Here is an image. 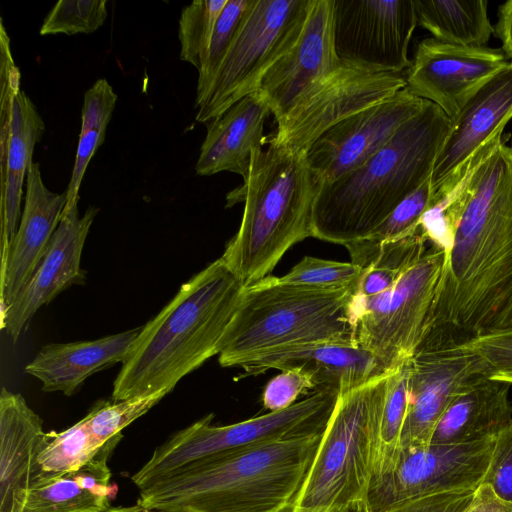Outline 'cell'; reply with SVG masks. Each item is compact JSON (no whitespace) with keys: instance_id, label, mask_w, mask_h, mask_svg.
Segmentation results:
<instances>
[{"instance_id":"1","label":"cell","mask_w":512,"mask_h":512,"mask_svg":"<svg viewBox=\"0 0 512 512\" xmlns=\"http://www.w3.org/2000/svg\"><path fill=\"white\" fill-rule=\"evenodd\" d=\"M464 178L466 205L424 334L445 329L468 340L512 307L511 147L500 142Z\"/></svg>"},{"instance_id":"2","label":"cell","mask_w":512,"mask_h":512,"mask_svg":"<svg viewBox=\"0 0 512 512\" xmlns=\"http://www.w3.org/2000/svg\"><path fill=\"white\" fill-rule=\"evenodd\" d=\"M323 432L207 456L140 489L156 512H290Z\"/></svg>"},{"instance_id":"3","label":"cell","mask_w":512,"mask_h":512,"mask_svg":"<svg viewBox=\"0 0 512 512\" xmlns=\"http://www.w3.org/2000/svg\"><path fill=\"white\" fill-rule=\"evenodd\" d=\"M243 288L221 257L182 284L140 328L114 381L113 401L170 392L183 377L218 355Z\"/></svg>"},{"instance_id":"4","label":"cell","mask_w":512,"mask_h":512,"mask_svg":"<svg viewBox=\"0 0 512 512\" xmlns=\"http://www.w3.org/2000/svg\"><path fill=\"white\" fill-rule=\"evenodd\" d=\"M450 125V118L427 101L362 165L320 185L312 237L345 247L368 238L431 177Z\"/></svg>"},{"instance_id":"5","label":"cell","mask_w":512,"mask_h":512,"mask_svg":"<svg viewBox=\"0 0 512 512\" xmlns=\"http://www.w3.org/2000/svg\"><path fill=\"white\" fill-rule=\"evenodd\" d=\"M319 187L306 154L271 143L253 151L242 185L227 196V206L244 202V210L221 256L244 287L269 276L293 245L312 237Z\"/></svg>"},{"instance_id":"6","label":"cell","mask_w":512,"mask_h":512,"mask_svg":"<svg viewBox=\"0 0 512 512\" xmlns=\"http://www.w3.org/2000/svg\"><path fill=\"white\" fill-rule=\"evenodd\" d=\"M352 289H319L272 276L245 286L218 346L220 365L241 368L299 344L355 341L348 315Z\"/></svg>"},{"instance_id":"7","label":"cell","mask_w":512,"mask_h":512,"mask_svg":"<svg viewBox=\"0 0 512 512\" xmlns=\"http://www.w3.org/2000/svg\"><path fill=\"white\" fill-rule=\"evenodd\" d=\"M392 371L338 394L292 512L367 511Z\"/></svg>"},{"instance_id":"8","label":"cell","mask_w":512,"mask_h":512,"mask_svg":"<svg viewBox=\"0 0 512 512\" xmlns=\"http://www.w3.org/2000/svg\"><path fill=\"white\" fill-rule=\"evenodd\" d=\"M446 252L430 243L423 256L384 293L350 295L348 315L354 340L392 371L411 359L420 344L441 278Z\"/></svg>"},{"instance_id":"9","label":"cell","mask_w":512,"mask_h":512,"mask_svg":"<svg viewBox=\"0 0 512 512\" xmlns=\"http://www.w3.org/2000/svg\"><path fill=\"white\" fill-rule=\"evenodd\" d=\"M338 394L332 389H319L286 409L225 426L213 425L214 414L210 413L172 434L131 480L142 489L207 456L263 441L323 432Z\"/></svg>"},{"instance_id":"10","label":"cell","mask_w":512,"mask_h":512,"mask_svg":"<svg viewBox=\"0 0 512 512\" xmlns=\"http://www.w3.org/2000/svg\"><path fill=\"white\" fill-rule=\"evenodd\" d=\"M309 0H254V4L198 108L208 123L257 91L269 67L294 39Z\"/></svg>"},{"instance_id":"11","label":"cell","mask_w":512,"mask_h":512,"mask_svg":"<svg viewBox=\"0 0 512 512\" xmlns=\"http://www.w3.org/2000/svg\"><path fill=\"white\" fill-rule=\"evenodd\" d=\"M405 87L403 73L379 71L341 60L276 121L277 128L269 143L306 154L326 130Z\"/></svg>"},{"instance_id":"12","label":"cell","mask_w":512,"mask_h":512,"mask_svg":"<svg viewBox=\"0 0 512 512\" xmlns=\"http://www.w3.org/2000/svg\"><path fill=\"white\" fill-rule=\"evenodd\" d=\"M465 341L445 329L431 330L423 336L410 360L408 408L400 450L429 445L450 402L472 381L491 377L487 364Z\"/></svg>"},{"instance_id":"13","label":"cell","mask_w":512,"mask_h":512,"mask_svg":"<svg viewBox=\"0 0 512 512\" xmlns=\"http://www.w3.org/2000/svg\"><path fill=\"white\" fill-rule=\"evenodd\" d=\"M495 438L401 449L391 468L374 477L366 512L434 493L475 490L483 481Z\"/></svg>"},{"instance_id":"14","label":"cell","mask_w":512,"mask_h":512,"mask_svg":"<svg viewBox=\"0 0 512 512\" xmlns=\"http://www.w3.org/2000/svg\"><path fill=\"white\" fill-rule=\"evenodd\" d=\"M511 118L512 61L475 90L450 119L431 175L433 204L448 195L486 153L502 142L503 130Z\"/></svg>"},{"instance_id":"15","label":"cell","mask_w":512,"mask_h":512,"mask_svg":"<svg viewBox=\"0 0 512 512\" xmlns=\"http://www.w3.org/2000/svg\"><path fill=\"white\" fill-rule=\"evenodd\" d=\"M333 12L340 60L394 73L409 68L418 25L413 0H333Z\"/></svg>"},{"instance_id":"16","label":"cell","mask_w":512,"mask_h":512,"mask_svg":"<svg viewBox=\"0 0 512 512\" xmlns=\"http://www.w3.org/2000/svg\"><path fill=\"white\" fill-rule=\"evenodd\" d=\"M426 102L404 88L326 130L306 153L317 183L333 182L362 165Z\"/></svg>"},{"instance_id":"17","label":"cell","mask_w":512,"mask_h":512,"mask_svg":"<svg viewBox=\"0 0 512 512\" xmlns=\"http://www.w3.org/2000/svg\"><path fill=\"white\" fill-rule=\"evenodd\" d=\"M20 78L14 62L0 66L1 261L17 232L24 178L33 162L34 147L45 131L36 106L20 89Z\"/></svg>"},{"instance_id":"18","label":"cell","mask_w":512,"mask_h":512,"mask_svg":"<svg viewBox=\"0 0 512 512\" xmlns=\"http://www.w3.org/2000/svg\"><path fill=\"white\" fill-rule=\"evenodd\" d=\"M507 64L502 50L425 38L405 74L406 89L452 119L470 95Z\"/></svg>"},{"instance_id":"19","label":"cell","mask_w":512,"mask_h":512,"mask_svg":"<svg viewBox=\"0 0 512 512\" xmlns=\"http://www.w3.org/2000/svg\"><path fill=\"white\" fill-rule=\"evenodd\" d=\"M340 61L334 44L333 0H309L294 39L266 71L257 89L275 121Z\"/></svg>"},{"instance_id":"20","label":"cell","mask_w":512,"mask_h":512,"mask_svg":"<svg viewBox=\"0 0 512 512\" xmlns=\"http://www.w3.org/2000/svg\"><path fill=\"white\" fill-rule=\"evenodd\" d=\"M99 208L90 206L79 216L78 205L64 207L48 249L28 283L1 316V328L16 341L36 311L72 285L83 284L81 256Z\"/></svg>"},{"instance_id":"21","label":"cell","mask_w":512,"mask_h":512,"mask_svg":"<svg viewBox=\"0 0 512 512\" xmlns=\"http://www.w3.org/2000/svg\"><path fill=\"white\" fill-rule=\"evenodd\" d=\"M66 204V193L50 191L40 164L32 162L26 176L24 210L8 254L1 261V316L31 279L56 231Z\"/></svg>"},{"instance_id":"22","label":"cell","mask_w":512,"mask_h":512,"mask_svg":"<svg viewBox=\"0 0 512 512\" xmlns=\"http://www.w3.org/2000/svg\"><path fill=\"white\" fill-rule=\"evenodd\" d=\"M247 375L269 369L297 368L308 374L316 390L338 393L359 387L387 372L356 341H322L289 346L265 353L241 367Z\"/></svg>"},{"instance_id":"23","label":"cell","mask_w":512,"mask_h":512,"mask_svg":"<svg viewBox=\"0 0 512 512\" xmlns=\"http://www.w3.org/2000/svg\"><path fill=\"white\" fill-rule=\"evenodd\" d=\"M48 433L24 397L0 393V512H24L39 476L37 457Z\"/></svg>"},{"instance_id":"24","label":"cell","mask_w":512,"mask_h":512,"mask_svg":"<svg viewBox=\"0 0 512 512\" xmlns=\"http://www.w3.org/2000/svg\"><path fill=\"white\" fill-rule=\"evenodd\" d=\"M272 114L264 96L255 91L208 122L195 165L199 176L228 171L244 179L256 148L263 147L264 124Z\"/></svg>"},{"instance_id":"25","label":"cell","mask_w":512,"mask_h":512,"mask_svg":"<svg viewBox=\"0 0 512 512\" xmlns=\"http://www.w3.org/2000/svg\"><path fill=\"white\" fill-rule=\"evenodd\" d=\"M140 328L90 341L43 346L25 372L42 383L45 392L75 394L91 375L123 362Z\"/></svg>"},{"instance_id":"26","label":"cell","mask_w":512,"mask_h":512,"mask_svg":"<svg viewBox=\"0 0 512 512\" xmlns=\"http://www.w3.org/2000/svg\"><path fill=\"white\" fill-rule=\"evenodd\" d=\"M509 385L490 376L472 381L447 406L430 444H464L495 438L512 424Z\"/></svg>"},{"instance_id":"27","label":"cell","mask_w":512,"mask_h":512,"mask_svg":"<svg viewBox=\"0 0 512 512\" xmlns=\"http://www.w3.org/2000/svg\"><path fill=\"white\" fill-rule=\"evenodd\" d=\"M122 436L111 439L102 451L78 470L46 479L29 492L24 512H94L108 508L116 486L107 464Z\"/></svg>"},{"instance_id":"28","label":"cell","mask_w":512,"mask_h":512,"mask_svg":"<svg viewBox=\"0 0 512 512\" xmlns=\"http://www.w3.org/2000/svg\"><path fill=\"white\" fill-rule=\"evenodd\" d=\"M417 23L433 38L450 44L482 47L494 28L486 0H413Z\"/></svg>"},{"instance_id":"29","label":"cell","mask_w":512,"mask_h":512,"mask_svg":"<svg viewBox=\"0 0 512 512\" xmlns=\"http://www.w3.org/2000/svg\"><path fill=\"white\" fill-rule=\"evenodd\" d=\"M118 96L106 79H98L85 92L81 112V129L75 163L66 193L65 207L78 205L79 189L85 171L97 149L105 140Z\"/></svg>"},{"instance_id":"30","label":"cell","mask_w":512,"mask_h":512,"mask_svg":"<svg viewBox=\"0 0 512 512\" xmlns=\"http://www.w3.org/2000/svg\"><path fill=\"white\" fill-rule=\"evenodd\" d=\"M429 241L419 227L416 231L383 243L351 291L354 299L378 296L391 288L425 253Z\"/></svg>"},{"instance_id":"31","label":"cell","mask_w":512,"mask_h":512,"mask_svg":"<svg viewBox=\"0 0 512 512\" xmlns=\"http://www.w3.org/2000/svg\"><path fill=\"white\" fill-rule=\"evenodd\" d=\"M105 445L92 434L85 417L61 432L48 433L37 457L39 476L36 484L80 469Z\"/></svg>"},{"instance_id":"32","label":"cell","mask_w":512,"mask_h":512,"mask_svg":"<svg viewBox=\"0 0 512 512\" xmlns=\"http://www.w3.org/2000/svg\"><path fill=\"white\" fill-rule=\"evenodd\" d=\"M432 204L433 190L430 177L405 198L368 238L346 246L351 262L362 268L366 267L374 259L383 243L416 231L423 215Z\"/></svg>"},{"instance_id":"33","label":"cell","mask_w":512,"mask_h":512,"mask_svg":"<svg viewBox=\"0 0 512 512\" xmlns=\"http://www.w3.org/2000/svg\"><path fill=\"white\" fill-rule=\"evenodd\" d=\"M410 360L389 376L383 406L374 477L388 471L400 452V437L408 408Z\"/></svg>"},{"instance_id":"34","label":"cell","mask_w":512,"mask_h":512,"mask_svg":"<svg viewBox=\"0 0 512 512\" xmlns=\"http://www.w3.org/2000/svg\"><path fill=\"white\" fill-rule=\"evenodd\" d=\"M227 0H195L179 18L180 59L199 70L206 58L218 17Z\"/></svg>"},{"instance_id":"35","label":"cell","mask_w":512,"mask_h":512,"mask_svg":"<svg viewBox=\"0 0 512 512\" xmlns=\"http://www.w3.org/2000/svg\"><path fill=\"white\" fill-rule=\"evenodd\" d=\"M253 4L254 0H227L216 22L206 58L198 70L195 106L210 87Z\"/></svg>"},{"instance_id":"36","label":"cell","mask_w":512,"mask_h":512,"mask_svg":"<svg viewBox=\"0 0 512 512\" xmlns=\"http://www.w3.org/2000/svg\"><path fill=\"white\" fill-rule=\"evenodd\" d=\"M168 391L97 404L85 416L92 434L102 443L122 436V430L147 413Z\"/></svg>"},{"instance_id":"37","label":"cell","mask_w":512,"mask_h":512,"mask_svg":"<svg viewBox=\"0 0 512 512\" xmlns=\"http://www.w3.org/2000/svg\"><path fill=\"white\" fill-rule=\"evenodd\" d=\"M107 15L106 0H60L46 15L40 35L93 33Z\"/></svg>"},{"instance_id":"38","label":"cell","mask_w":512,"mask_h":512,"mask_svg":"<svg viewBox=\"0 0 512 512\" xmlns=\"http://www.w3.org/2000/svg\"><path fill=\"white\" fill-rule=\"evenodd\" d=\"M363 273L353 262L305 256L280 279L286 283L327 290L352 289Z\"/></svg>"},{"instance_id":"39","label":"cell","mask_w":512,"mask_h":512,"mask_svg":"<svg viewBox=\"0 0 512 512\" xmlns=\"http://www.w3.org/2000/svg\"><path fill=\"white\" fill-rule=\"evenodd\" d=\"M465 344L487 364L491 378L512 384V328L487 331Z\"/></svg>"},{"instance_id":"40","label":"cell","mask_w":512,"mask_h":512,"mask_svg":"<svg viewBox=\"0 0 512 512\" xmlns=\"http://www.w3.org/2000/svg\"><path fill=\"white\" fill-rule=\"evenodd\" d=\"M316 391L311 377L297 368L282 370L265 386L262 395L263 406L269 412L280 411L296 403L302 394Z\"/></svg>"},{"instance_id":"41","label":"cell","mask_w":512,"mask_h":512,"mask_svg":"<svg viewBox=\"0 0 512 512\" xmlns=\"http://www.w3.org/2000/svg\"><path fill=\"white\" fill-rule=\"evenodd\" d=\"M481 484L488 485L500 499L512 504V424L495 437Z\"/></svg>"},{"instance_id":"42","label":"cell","mask_w":512,"mask_h":512,"mask_svg":"<svg viewBox=\"0 0 512 512\" xmlns=\"http://www.w3.org/2000/svg\"><path fill=\"white\" fill-rule=\"evenodd\" d=\"M475 490H455L420 496L380 512H462L470 503Z\"/></svg>"},{"instance_id":"43","label":"cell","mask_w":512,"mask_h":512,"mask_svg":"<svg viewBox=\"0 0 512 512\" xmlns=\"http://www.w3.org/2000/svg\"><path fill=\"white\" fill-rule=\"evenodd\" d=\"M462 512H512V504L500 499L486 484H480Z\"/></svg>"},{"instance_id":"44","label":"cell","mask_w":512,"mask_h":512,"mask_svg":"<svg viewBox=\"0 0 512 512\" xmlns=\"http://www.w3.org/2000/svg\"><path fill=\"white\" fill-rule=\"evenodd\" d=\"M494 32L502 43L505 56L512 58V0L500 5Z\"/></svg>"},{"instance_id":"45","label":"cell","mask_w":512,"mask_h":512,"mask_svg":"<svg viewBox=\"0 0 512 512\" xmlns=\"http://www.w3.org/2000/svg\"><path fill=\"white\" fill-rule=\"evenodd\" d=\"M94 512H156L150 509H147L140 505L139 503H136L134 505L130 506H109L106 509H102L99 511Z\"/></svg>"},{"instance_id":"46","label":"cell","mask_w":512,"mask_h":512,"mask_svg":"<svg viewBox=\"0 0 512 512\" xmlns=\"http://www.w3.org/2000/svg\"><path fill=\"white\" fill-rule=\"evenodd\" d=\"M512 328V307L503 316L492 330L509 329ZM491 331V330H490Z\"/></svg>"},{"instance_id":"47","label":"cell","mask_w":512,"mask_h":512,"mask_svg":"<svg viewBox=\"0 0 512 512\" xmlns=\"http://www.w3.org/2000/svg\"><path fill=\"white\" fill-rule=\"evenodd\" d=\"M510 147H511V149H512V145H511Z\"/></svg>"},{"instance_id":"48","label":"cell","mask_w":512,"mask_h":512,"mask_svg":"<svg viewBox=\"0 0 512 512\" xmlns=\"http://www.w3.org/2000/svg\"><path fill=\"white\" fill-rule=\"evenodd\" d=\"M290 512H292V511H290Z\"/></svg>"}]
</instances>
